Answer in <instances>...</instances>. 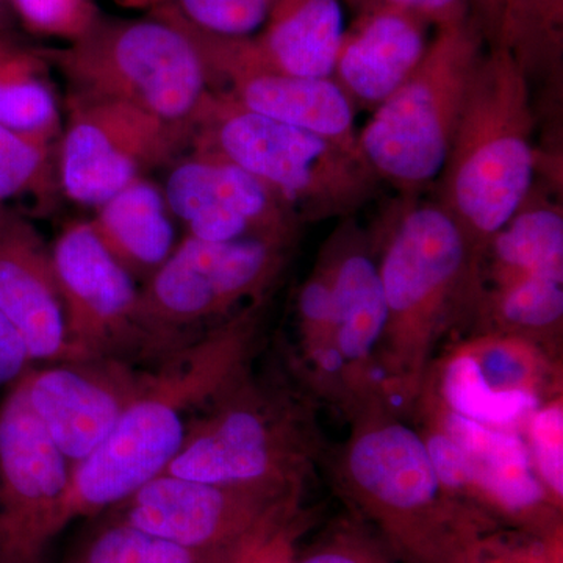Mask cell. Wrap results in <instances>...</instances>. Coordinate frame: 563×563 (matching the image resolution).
I'll use <instances>...</instances> for the list:
<instances>
[{
  "label": "cell",
  "instance_id": "cell-1",
  "mask_svg": "<svg viewBox=\"0 0 563 563\" xmlns=\"http://www.w3.org/2000/svg\"><path fill=\"white\" fill-rule=\"evenodd\" d=\"M252 331L254 310H246L147 374L143 391L110 435L73 465L63 529L120 506L165 474L187 439L188 415L232 383Z\"/></svg>",
  "mask_w": 563,
  "mask_h": 563
},
{
  "label": "cell",
  "instance_id": "cell-2",
  "mask_svg": "<svg viewBox=\"0 0 563 563\" xmlns=\"http://www.w3.org/2000/svg\"><path fill=\"white\" fill-rule=\"evenodd\" d=\"M531 84L509 52L488 47L439 177L437 202L461 225L476 257L536 185Z\"/></svg>",
  "mask_w": 563,
  "mask_h": 563
},
{
  "label": "cell",
  "instance_id": "cell-3",
  "mask_svg": "<svg viewBox=\"0 0 563 563\" xmlns=\"http://www.w3.org/2000/svg\"><path fill=\"white\" fill-rule=\"evenodd\" d=\"M38 52L68 95L128 103L191 131L211 91L198 41L166 5L140 20L103 16L80 40Z\"/></svg>",
  "mask_w": 563,
  "mask_h": 563
},
{
  "label": "cell",
  "instance_id": "cell-4",
  "mask_svg": "<svg viewBox=\"0 0 563 563\" xmlns=\"http://www.w3.org/2000/svg\"><path fill=\"white\" fill-rule=\"evenodd\" d=\"M190 147L220 154L257 177L303 222L346 220L379 190L362 155L314 133L243 109L210 91Z\"/></svg>",
  "mask_w": 563,
  "mask_h": 563
},
{
  "label": "cell",
  "instance_id": "cell-5",
  "mask_svg": "<svg viewBox=\"0 0 563 563\" xmlns=\"http://www.w3.org/2000/svg\"><path fill=\"white\" fill-rule=\"evenodd\" d=\"M485 44L472 16L437 27L412 76L358 129V151L380 184L415 196L442 176Z\"/></svg>",
  "mask_w": 563,
  "mask_h": 563
},
{
  "label": "cell",
  "instance_id": "cell-6",
  "mask_svg": "<svg viewBox=\"0 0 563 563\" xmlns=\"http://www.w3.org/2000/svg\"><path fill=\"white\" fill-rule=\"evenodd\" d=\"M379 274L393 346L422 350L457 299L476 298L477 265L461 225L439 202L404 196L388 217Z\"/></svg>",
  "mask_w": 563,
  "mask_h": 563
},
{
  "label": "cell",
  "instance_id": "cell-7",
  "mask_svg": "<svg viewBox=\"0 0 563 563\" xmlns=\"http://www.w3.org/2000/svg\"><path fill=\"white\" fill-rule=\"evenodd\" d=\"M290 244L263 236L206 242L185 235L140 288L139 321L147 347L165 350L187 329L261 295L280 273Z\"/></svg>",
  "mask_w": 563,
  "mask_h": 563
},
{
  "label": "cell",
  "instance_id": "cell-8",
  "mask_svg": "<svg viewBox=\"0 0 563 563\" xmlns=\"http://www.w3.org/2000/svg\"><path fill=\"white\" fill-rule=\"evenodd\" d=\"M57 146L60 191L99 207L152 169L190 150L191 129L169 124L128 103L68 95Z\"/></svg>",
  "mask_w": 563,
  "mask_h": 563
},
{
  "label": "cell",
  "instance_id": "cell-9",
  "mask_svg": "<svg viewBox=\"0 0 563 563\" xmlns=\"http://www.w3.org/2000/svg\"><path fill=\"white\" fill-rule=\"evenodd\" d=\"M70 470L14 380L0 404V563L40 562L63 531Z\"/></svg>",
  "mask_w": 563,
  "mask_h": 563
},
{
  "label": "cell",
  "instance_id": "cell-10",
  "mask_svg": "<svg viewBox=\"0 0 563 563\" xmlns=\"http://www.w3.org/2000/svg\"><path fill=\"white\" fill-rule=\"evenodd\" d=\"M229 385L209 415L190 422L165 474L207 484L284 488L298 463L290 424L272 404L229 393Z\"/></svg>",
  "mask_w": 563,
  "mask_h": 563
},
{
  "label": "cell",
  "instance_id": "cell-11",
  "mask_svg": "<svg viewBox=\"0 0 563 563\" xmlns=\"http://www.w3.org/2000/svg\"><path fill=\"white\" fill-rule=\"evenodd\" d=\"M51 252L74 361L121 357L124 350L147 347L139 321V284L111 257L90 221L66 225Z\"/></svg>",
  "mask_w": 563,
  "mask_h": 563
},
{
  "label": "cell",
  "instance_id": "cell-12",
  "mask_svg": "<svg viewBox=\"0 0 563 563\" xmlns=\"http://www.w3.org/2000/svg\"><path fill=\"white\" fill-rule=\"evenodd\" d=\"M280 493L162 474L120 504L118 515L158 539L229 559L261 533Z\"/></svg>",
  "mask_w": 563,
  "mask_h": 563
},
{
  "label": "cell",
  "instance_id": "cell-13",
  "mask_svg": "<svg viewBox=\"0 0 563 563\" xmlns=\"http://www.w3.org/2000/svg\"><path fill=\"white\" fill-rule=\"evenodd\" d=\"M163 195L187 235L206 242L263 236L291 243L302 224L257 177L220 154L195 147L169 166Z\"/></svg>",
  "mask_w": 563,
  "mask_h": 563
},
{
  "label": "cell",
  "instance_id": "cell-14",
  "mask_svg": "<svg viewBox=\"0 0 563 563\" xmlns=\"http://www.w3.org/2000/svg\"><path fill=\"white\" fill-rule=\"evenodd\" d=\"M147 374L121 357H92L27 369L20 379L52 442L76 465L110 435Z\"/></svg>",
  "mask_w": 563,
  "mask_h": 563
},
{
  "label": "cell",
  "instance_id": "cell-15",
  "mask_svg": "<svg viewBox=\"0 0 563 563\" xmlns=\"http://www.w3.org/2000/svg\"><path fill=\"white\" fill-rule=\"evenodd\" d=\"M188 29L201 47L211 91L228 96L252 113L314 133L362 155L355 124L357 110L332 77L320 79L252 68L228 57L207 33L191 25Z\"/></svg>",
  "mask_w": 563,
  "mask_h": 563
},
{
  "label": "cell",
  "instance_id": "cell-16",
  "mask_svg": "<svg viewBox=\"0 0 563 563\" xmlns=\"http://www.w3.org/2000/svg\"><path fill=\"white\" fill-rule=\"evenodd\" d=\"M0 312L32 362L74 361L51 246L25 213L0 207Z\"/></svg>",
  "mask_w": 563,
  "mask_h": 563
},
{
  "label": "cell",
  "instance_id": "cell-17",
  "mask_svg": "<svg viewBox=\"0 0 563 563\" xmlns=\"http://www.w3.org/2000/svg\"><path fill=\"white\" fill-rule=\"evenodd\" d=\"M431 27L410 11L357 13L344 31L332 73L355 110H376L412 76L431 43Z\"/></svg>",
  "mask_w": 563,
  "mask_h": 563
},
{
  "label": "cell",
  "instance_id": "cell-18",
  "mask_svg": "<svg viewBox=\"0 0 563 563\" xmlns=\"http://www.w3.org/2000/svg\"><path fill=\"white\" fill-rule=\"evenodd\" d=\"M344 31L342 0H276L252 38L211 36L232 60L301 77H332Z\"/></svg>",
  "mask_w": 563,
  "mask_h": 563
},
{
  "label": "cell",
  "instance_id": "cell-19",
  "mask_svg": "<svg viewBox=\"0 0 563 563\" xmlns=\"http://www.w3.org/2000/svg\"><path fill=\"white\" fill-rule=\"evenodd\" d=\"M346 474L366 498L398 512L426 509L444 490L424 439L396 421L369 426L352 440Z\"/></svg>",
  "mask_w": 563,
  "mask_h": 563
},
{
  "label": "cell",
  "instance_id": "cell-20",
  "mask_svg": "<svg viewBox=\"0 0 563 563\" xmlns=\"http://www.w3.org/2000/svg\"><path fill=\"white\" fill-rule=\"evenodd\" d=\"M320 265L331 287L332 343L344 362L366 361L387 331L388 309L379 265L351 218L333 233Z\"/></svg>",
  "mask_w": 563,
  "mask_h": 563
},
{
  "label": "cell",
  "instance_id": "cell-21",
  "mask_svg": "<svg viewBox=\"0 0 563 563\" xmlns=\"http://www.w3.org/2000/svg\"><path fill=\"white\" fill-rule=\"evenodd\" d=\"M163 188L140 177L96 207L92 231L136 284H146L177 246Z\"/></svg>",
  "mask_w": 563,
  "mask_h": 563
},
{
  "label": "cell",
  "instance_id": "cell-22",
  "mask_svg": "<svg viewBox=\"0 0 563 563\" xmlns=\"http://www.w3.org/2000/svg\"><path fill=\"white\" fill-rule=\"evenodd\" d=\"M493 285L525 276L563 279V210L547 191H532L477 254Z\"/></svg>",
  "mask_w": 563,
  "mask_h": 563
},
{
  "label": "cell",
  "instance_id": "cell-23",
  "mask_svg": "<svg viewBox=\"0 0 563 563\" xmlns=\"http://www.w3.org/2000/svg\"><path fill=\"white\" fill-rule=\"evenodd\" d=\"M0 125L47 144H58L63 131L49 63L10 40L0 43Z\"/></svg>",
  "mask_w": 563,
  "mask_h": 563
},
{
  "label": "cell",
  "instance_id": "cell-24",
  "mask_svg": "<svg viewBox=\"0 0 563 563\" xmlns=\"http://www.w3.org/2000/svg\"><path fill=\"white\" fill-rule=\"evenodd\" d=\"M492 47L509 52L529 80L555 77L563 54V0H499Z\"/></svg>",
  "mask_w": 563,
  "mask_h": 563
},
{
  "label": "cell",
  "instance_id": "cell-25",
  "mask_svg": "<svg viewBox=\"0 0 563 563\" xmlns=\"http://www.w3.org/2000/svg\"><path fill=\"white\" fill-rule=\"evenodd\" d=\"M444 404L470 420L507 429L539 409V396L528 390H493L470 351L453 355L442 376Z\"/></svg>",
  "mask_w": 563,
  "mask_h": 563
},
{
  "label": "cell",
  "instance_id": "cell-26",
  "mask_svg": "<svg viewBox=\"0 0 563 563\" xmlns=\"http://www.w3.org/2000/svg\"><path fill=\"white\" fill-rule=\"evenodd\" d=\"M477 303L504 331L540 333L562 324L563 279L525 276L476 291Z\"/></svg>",
  "mask_w": 563,
  "mask_h": 563
},
{
  "label": "cell",
  "instance_id": "cell-27",
  "mask_svg": "<svg viewBox=\"0 0 563 563\" xmlns=\"http://www.w3.org/2000/svg\"><path fill=\"white\" fill-rule=\"evenodd\" d=\"M57 146L0 125V207L33 199L43 213L54 206L60 190Z\"/></svg>",
  "mask_w": 563,
  "mask_h": 563
},
{
  "label": "cell",
  "instance_id": "cell-28",
  "mask_svg": "<svg viewBox=\"0 0 563 563\" xmlns=\"http://www.w3.org/2000/svg\"><path fill=\"white\" fill-rule=\"evenodd\" d=\"M65 563H224V559L158 539L117 515Z\"/></svg>",
  "mask_w": 563,
  "mask_h": 563
},
{
  "label": "cell",
  "instance_id": "cell-29",
  "mask_svg": "<svg viewBox=\"0 0 563 563\" xmlns=\"http://www.w3.org/2000/svg\"><path fill=\"white\" fill-rule=\"evenodd\" d=\"M276 0H168L174 11L196 31L225 40L257 35L268 21Z\"/></svg>",
  "mask_w": 563,
  "mask_h": 563
},
{
  "label": "cell",
  "instance_id": "cell-30",
  "mask_svg": "<svg viewBox=\"0 0 563 563\" xmlns=\"http://www.w3.org/2000/svg\"><path fill=\"white\" fill-rule=\"evenodd\" d=\"M11 13L33 35L74 43L102 20L96 0H10Z\"/></svg>",
  "mask_w": 563,
  "mask_h": 563
},
{
  "label": "cell",
  "instance_id": "cell-31",
  "mask_svg": "<svg viewBox=\"0 0 563 563\" xmlns=\"http://www.w3.org/2000/svg\"><path fill=\"white\" fill-rule=\"evenodd\" d=\"M520 339H487L470 344V351L479 365L484 379L493 390L533 391L531 355L523 350Z\"/></svg>",
  "mask_w": 563,
  "mask_h": 563
},
{
  "label": "cell",
  "instance_id": "cell-32",
  "mask_svg": "<svg viewBox=\"0 0 563 563\" xmlns=\"http://www.w3.org/2000/svg\"><path fill=\"white\" fill-rule=\"evenodd\" d=\"M531 459L537 476L554 496L563 495V410L561 402L548 404L531 415Z\"/></svg>",
  "mask_w": 563,
  "mask_h": 563
},
{
  "label": "cell",
  "instance_id": "cell-33",
  "mask_svg": "<svg viewBox=\"0 0 563 563\" xmlns=\"http://www.w3.org/2000/svg\"><path fill=\"white\" fill-rule=\"evenodd\" d=\"M431 457L433 472L440 484L448 490H468L474 488V463L472 457L446 433L437 429L424 439Z\"/></svg>",
  "mask_w": 563,
  "mask_h": 563
},
{
  "label": "cell",
  "instance_id": "cell-34",
  "mask_svg": "<svg viewBox=\"0 0 563 563\" xmlns=\"http://www.w3.org/2000/svg\"><path fill=\"white\" fill-rule=\"evenodd\" d=\"M342 2L350 5L355 13L374 9L410 11L435 29L472 16L470 0H342Z\"/></svg>",
  "mask_w": 563,
  "mask_h": 563
},
{
  "label": "cell",
  "instance_id": "cell-35",
  "mask_svg": "<svg viewBox=\"0 0 563 563\" xmlns=\"http://www.w3.org/2000/svg\"><path fill=\"white\" fill-rule=\"evenodd\" d=\"M27 347L13 324L0 312V384L14 383L27 372Z\"/></svg>",
  "mask_w": 563,
  "mask_h": 563
},
{
  "label": "cell",
  "instance_id": "cell-36",
  "mask_svg": "<svg viewBox=\"0 0 563 563\" xmlns=\"http://www.w3.org/2000/svg\"><path fill=\"white\" fill-rule=\"evenodd\" d=\"M470 13L483 31L488 47H492L498 31L499 0H470Z\"/></svg>",
  "mask_w": 563,
  "mask_h": 563
},
{
  "label": "cell",
  "instance_id": "cell-37",
  "mask_svg": "<svg viewBox=\"0 0 563 563\" xmlns=\"http://www.w3.org/2000/svg\"><path fill=\"white\" fill-rule=\"evenodd\" d=\"M243 553L239 559L233 561V555L225 563H277L276 547H257L254 544V539L250 543L244 544Z\"/></svg>",
  "mask_w": 563,
  "mask_h": 563
},
{
  "label": "cell",
  "instance_id": "cell-38",
  "mask_svg": "<svg viewBox=\"0 0 563 563\" xmlns=\"http://www.w3.org/2000/svg\"><path fill=\"white\" fill-rule=\"evenodd\" d=\"M118 5L124 7V9L132 10H154L168 0H113Z\"/></svg>",
  "mask_w": 563,
  "mask_h": 563
},
{
  "label": "cell",
  "instance_id": "cell-39",
  "mask_svg": "<svg viewBox=\"0 0 563 563\" xmlns=\"http://www.w3.org/2000/svg\"><path fill=\"white\" fill-rule=\"evenodd\" d=\"M301 563H358V562L354 561V559L347 558V555L325 553V554L312 555V558L306 559V561H302Z\"/></svg>",
  "mask_w": 563,
  "mask_h": 563
},
{
  "label": "cell",
  "instance_id": "cell-40",
  "mask_svg": "<svg viewBox=\"0 0 563 563\" xmlns=\"http://www.w3.org/2000/svg\"><path fill=\"white\" fill-rule=\"evenodd\" d=\"M11 18H13V13H11L10 7L0 0V36H5V33L10 31L11 21H13Z\"/></svg>",
  "mask_w": 563,
  "mask_h": 563
},
{
  "label": "cell",
  "instance_id": "cell-41",
  "mask_svg": "<svg viewBox=\"0 0 563 563\" xmlns=\"http://www.w3.org/2000/svg\"><path fill=\"white\" fill-rule=\"evenodd\" d=\"M3 40H7V36H0V43H2Z\"/></svg>",
  "mask_w": 563,
  "mask_h": 563
},
{
  "label": "cell",
  "instance_id": "cell-42",
  "mask_svg": "<svg viewBox=\"0 0 563 563\" xmlns=\"http://www.w3.org/2000/svg\"><path fill=\"white\" fill-rule=\"evenodd\" d=\"M3 2H5L7 5H9L10 0H3Z\"/></svg>",
  "mask_w": 563,
  "mask_h": 563
}]
</instances>
